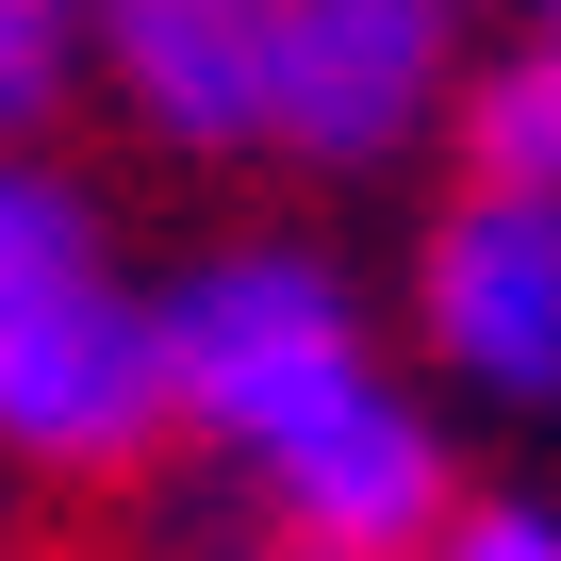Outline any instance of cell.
<instances>
[{
	"instance_id": "5b68a950",
	"label": "cell",
	"mask_w": 561,
	"mask_h": 561,
	"mask_svg": "<svg viewBox=\"0 0 561 561\" xmlns=\"http://www.w3.org/2000/svg\"><path fill=\"white\" fill-rule=\"evenodd\" d=\"M83 50L149 149H264L280 100V0H83Z\"/></svg>"
},
{
	"instance_id": "7a4b0ae2",
	"label": "cell",
	"mask_w": 561,
	"mask_h": 561,
	"mask_svg": "<svg viewBox=\"0 0 561 561\" xmlns=\"http://www.w3.org/2000/svg\"><path fill=\"white\" fill-rule=\"evenodd\" d=\"M165 446V347H149V280L116 264V215L0 149V462L34 479H133Z\"/></svg>"
},
{
	"instance_id": "8992f818",
	"label": "cell",
	"mask_w": 561,
	"mask_h": 561,
	"mask_svg": "<svg viewBox=\"0 0 561 561\" xmlns=\"http://www.w3.org/2000/svg\"><path fill=\"white\" fill-rule=\"evenodd\" d=\"M446 133H462V182L561 198V67H545V50H528V67H495L479 100H446Z\"/></svg>"
},
{
	"instance_id": "52a82bcc",
	"label": "cell",
	"mask_w": 561,
	"mask_h": 561,
	"mask_svg": "<svg viewBox=\"0 0 561 561\" xmlns=\"http://www.w3.org/2000/svg\"><path fill=\"white\" fill-rule=\"evenodd\" d=\"M67 67H83V0H0V149H34Z\"/></svg>"
},
{
	"instance_id": "277c9868",
	"label": "cell",
	"mask_w": 561,
	"mask_h": 561,
	"mask_svg": "<svg viewBox=\"0 0 561 561\" xmlns=\"http://www.w3.org/2000/svg\"><path fill=\"white\" fill-rule=\"evenodd\" d=\"M462 34H479V0H280V100H264V149H298V165H331V182L397 165L413 133H446Z\"/></svg>"
},
{
	"instance_id": "6da1fadb",
	"label": "cell",
	"mask_w": 561,
	"mask_h": 561,
	"mask_svg": "<svg viewBox=\"0 0 561 561\" xmlns=\"http://www.w3.org/2000/svg\"><path fill=\"white\" fill-rule=\"evenodd\" d=\"M149 347H165V430H198L298 561H413L446 528V495H462L446 430L380 364V314L331 248H298V231L198 248L149 298Z\"/></svg>"
},
{
	"instance_id": "3957f363",
	"label": "cell",
	"mask_w": 561,
	"mask_h": 561,
	"mask_svg": "<svg viewBox=\"0 0 561 561\" xmlns=\"http://www.w3.org/2000/svg\"><path fill=\"white\" fill-rule=\"evenodd\" d=\"M413 347L479 413H561V198L446 182V215L413 248Z\"/></svg>"
},
{
	"instance_id": "ba28073f",
	"label": "cell",
	"mask_w": 561,
	"mask_h": 561,
	"mask_svg": "<svg viewBox=\"0 0 561 561\" xmlns=\"http://www.w3.org/2000/svg\"><path fill=\"white\" fill-rule=\"evenodd\" d=\"M413 561H561V512L545 495H446V528Z\"/></svg>"
}]
</instances>
